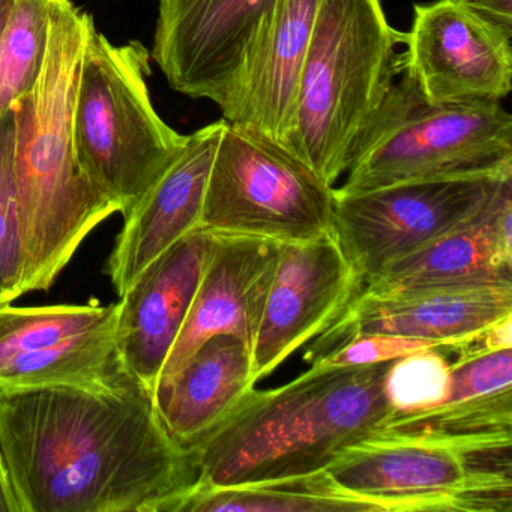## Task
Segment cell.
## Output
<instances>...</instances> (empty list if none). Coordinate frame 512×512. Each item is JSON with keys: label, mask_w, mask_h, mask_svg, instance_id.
<instances>
[{"label": "cell", "mask_w": 512, "mask_h": 512, "mask_svg": "<svg viewBox=\"0 0 512 512\" xmlns=\"http://www.w3.org/2000/svg\"><path fill=\"white\" fill-rule=\"evenodd\" d=\"M0 452L22 512H170L199 478L136 376L115 391L0 389Z\"/></svg>", "instance_id": "6da1fadb"}, {"label": "cell", "mask_w": 512, "mask_h": 512, "mask_svg": "<svg viewBox=\"0 0 512 512\" xmlns=\"http://www.w3.org/2000/svg\"><path fill=\"white\" fill-rule=\"evenodd\" d=\"M392 361L353 367L316 364L286 385L251 388L232 412L188 445L211 487L263 484L314 475L349 446L394 418Z\"/></svg>", "instance_id": "7a4b0ae2"}, {"label": "cell", "mask_w": 512, "mask_h": 512, "mask_svg": "<svg viewBox=\"0 0 512 512\" xmlns=\"http://www.w3.org/2000/svg\"><path fill=\"white\" fill-rule=\"evenodd\" d=\"M94 17L50 0V32L34 88L14 101V178L26 257V293L49 290L86 236L121 208L77 161L74 109Z\"/></svg>", "instance_id": "3957f363"}, {"label": "cell", "mask_w": 512, "mask_h": 512, "mask_svg": "<svg viewBox=\"0 0 512 512\" xmlns=\"http://www.w3.org/2000/svg\"><path fill=\"white\" fill-rule=\"evenodd\" d=\"M406 32L389 25L382 0H320L284 142L334 187L403 74Z\"/></svg>", "instance_id": "277c9868"}, {"label": "cell", "mask_w": 512, "mask_h": 512, "mask_svg": "<svg viewBox=\"0 0 512 512\" xmlns=\"http://www.w3.org/2000/svg\"><path fill=\"white\" fill-rule=\"evenodd\" d=\"M149 74L151 53L140 41L118 46L92 29L74 109L76 155L122 214L157 184L188 142L155 110Z\"/></svg>", "instance_id": "5b68a950"}, {"label": "cell", "mask_w": 512, "mask_h": 512, "mask_svg": "<svg viewBox=\"0 0 512 512\" xmlns=\"http://www.w3.org/2000/svg\"><path fill=\"white\" fill-rule=\"evenodd\" d=\"M512 434L442 437L379 431L326 472L373 512L512 511Z\"/></svg>", "instance_id": "8992f818"}, {"label": "cell", "mask_w": 512, "mask_h": 512, "mask_svg": "<svg viewBox=\"0 0 512 512\" xmlns=\"http://www.w3.org/2000/svg\"><path fill=\"white\" fill-rule=\"evenodd\" d=\"M512 173V116L500 101L430 104L401 74L338 190Z\"/></svg>", "instance_id": "52a82bcc"}, {"label": "cell", "mask_w": 512, "mask_h": 512, "mask_svg": "<svg viewBox=\"0 0 512 512\" xmlns=\"http://www.w3.org/2000/svg\"><path fill=\"white\" fill-rule=\"evenodd\" d=\"M334 191L283 146L226 122L199 229L278 244L311 241L334 232Z\"/></svg>", "instance_id": "ba28073f"}, {"label": "cell", "mask_w": 512, "mask_h": 512, "mask_svg": "<svg viewBox=\"0 0 512 512\" xmlns=\"http://www.w3.org/2000/svg\"><path fill=\"white\" fill-rule=\"evenodd\" d=\"M503 176L424 179L373 190L334 191V235L362 283L475 217Z\"/></svg>", "instance_id": "9c48e42d"}, {"label": "cell", "mask_w": 512, "mask_h": 512, "mask_svg": "<svg viewBox=\"0 0 512 512\" xmlns=\"http://www.w3.org/2000/svg\"><path fill=\"white\" fill-rule=\"evenodd\" d=\"M404 76L430 104L502 101L512 88V28L463 0L413 7Z\"/></svg>", "instance_id": "30bf717a"}, {"label": "cell", "mask_w": 512, "mask_h": 512, "mask_svg": "<svg viewBox=\"0 0 512 512\" xmlns=\"http://www.w3.org/2000/svg\"><path fill=\"white\" fill-rule=\"evenodd\" d=\"M362 280L334 232L281 244L254 340V380L271 374L311 338L331 328L361 293Z\"/></svg>", "instance_id": "8fae6325"}, {"label": "cell", "mask_w": 512, "mask_h": 512, "mask_svg": "<svg viewBox=\"0 0 512 512\" xmlns=\"http://www.w3.org/2000/svg\"><path fill=\"white\" fill-rule=\"evenodd\" d=\"M274 0H160L151 58L170 88L220 104Z\"/></svg>", "instance_id": "7c38bea8"}, {"label": "cell", "mask_w": 512, "mask_h": 512, "mask_svg": "<svg viewBox=\"0 0 512 512\" xmlns=\"http://www.w3.org/2000/svg\"><path fill=\"white\" fill-rule=\"evenodd\" d=\"M319 4L320 0H274L218 104L224 121L284 145Z\"/></svg>", "instance_id": "4fadbf2b"}, {"label": "cell", "mask_w": 512, "mask_h": 512, "mask_svg": "<svg viewBox=\"0 0 512 512\" xmlns=\"http://www.w3.org/2000/svg\"><path fill=\"white\" fill-rule=\"evenodd\" d=\"M512 316V281L427 287L407 292H361L326 329L328 343L356 335L388 334L430 341L439 347L478 341Z\"/></svg>", "instance_id": "5bb4252c"}, {"label": "cell", "mask_w": 512, "mask_h": 512, "mask_svg": "<svg viewBox=\"0 0 512 512\" xmlns=\"http://www.w3.org/2000/svg\"><path fill=\"white\" fill-rule=\"evenodd\" d=\"M280 248L268 239L214 235L193 304L157 388L214 335H235L253 349Z\"/></svg>", "instance_id": "9a60e30c"}, {"label": "cell", "mask_w": 512, "mask_h": 512, "mask_svg": "<svg viewBox=\"0 0 512 512\" xmlns=\"http://www.w3.org/2000/svg\"><path fill=\"white\" fill-rule=\"evenodd\" d=\"M226 121L196 133L157 184L125 212L124 229L107 259L106 272L119 298L146 268L179 239L200 227L209 173Z\"/></svg>", "instance_id": "2e32d148"}, {"label": "cell", "mask_w": 512, "mask_h": 512, "mask_svg": "<svg viewBox=\"0 0 512 512\" xmlns=\"http://www.w3.org/2000/svg\"><path fill=\"white\" fill-rule=\"evenodd\" d=\"M212 238L197 229L179 239L118 302L119 352L128 371L154 391L193 304Z\"/></svg>", "instance_id": "e0dca14e"}, {"label": "cell", "mask_w": 512, "mask_h": 512, "mask_svg": "<svg viewBox=\"0 0 512 512\" xmlns=\"http://www.w3.org/2000/svg\"><path fill=\"white\" fill-rule=\"evenodd\" d=\"M512 281V176L466 223L383 268L365 292Z\"/></svg>", "instance_id": "ac0fdd59"}, {"label": "cell", "mask_w": 512, "mask_h": 512, "mask_svg": "<svg viewBox=\"0 0 512 512\" xmlns=\"http://www.w3.org/2000/svg\"><path fill=\"white\" fill-rule=\"evenodd\" d=\"M383 430L442 437L512 434V347L466 350L449 364V389L442 403L397 413Z\"/></svg>", "instance_id": "d6986e66"}, {"label": "cell", "mask_w": 512, "mask_h": 512, "mask_svg": "<svg viewBox=\"0 0 512 512\" xmlns=\"http://www.w3.org/2000/svg\"><path fill=\"white\" fill-rule=\"evenodd\" d=\"M254 383L251 347L235 335L218 334L155 389V400L167 430L187 448L220 424Z\"/></svg>", "instance_id": "ffe728a7"}, {"label": "cell", "mask_w": 512, "mask_h": 512, "mask_svg": "<svg viewBox=\"0 0 512 512\" xmlns=\"http://www.w3.org/2000/svg\"><path fill=\"white\" fill-rule=\"evenodd\" d=\"M131 377L116 343V323L0 365V389L74 386L115 391Z\"/></svg>", "instance_id": "44dd1931"}, {"label": "cell", "mask_w": 512, "mask_h": 512, "mask_svg": "<svg viewBox=\"0 0 512 512\" xmlns=\"http://www.w3.org/2000/svg\"><path fill=\"white\" fill-rule=\"evenodd\" d=\"M170 512H371L326 470L286 481L211 487L199 482Z\"/></svg>", "instance_id": "7402d4cb"}, {"label": "cell", "mask_w": 512, "mask_h": 512, "mask_svg": "<svg viewBox=\"0 0 512 512\" xmlns=\"http://www.w3.org/2000/svg\"><path fill=\"white\" fill-rule=\"evenodd\" d=\"M119 304L0 307V365L26 353L56 346L77 335L118 323Z\"/></svg>", "instance_id": "603a6c76"}, {"label": "cell", "mask_w": 512, "mask_h": 512, "mask_svg": "<svg viewBox=\"0 0 512 512\" xmlns=\"http://www.w3.org/2000/svg\"><path fill=\"white\" fill-rule=\"evenodd\" d=\"M49 32L50 0H14L0 38V118L37 83Z\"/></svg>", "instance_id": "cb8c5ba5"}, {"label": "cell", "mask_w": 512, "mask_h": 512, "mask_svg": "<svg viewBox=\"0 0 512 512\" xmlns=\"http://www.w3.org/2000/svg\"><path fill=\"white\" fill-rule=\"evenodd\" d=\"M16 119L10 109L0 118V307L25 295L26 257L14 178Z\"/></svg>", "instance_id": "d4e9b609"}, {"label": "cell", "mask_w": 512, "mask_h": 512, "mask_svg": "<svg viewBox=\"0 0 512 512\" xmlns=\"http://www.w3.org/2000/svg\"><path fill=\"white\" fill-rule=\"evenodd\" d=\"M386 385L397 413L431 409L448 394L449 364L437 349L410 353L392 361Z\"/></svg>", "instance_id": "484cf974"}, {"label": "cell", "mask_w": 512, "mask_h": 512, "mask_svg": "<svg viewBox=\"0 0 512 512\" xmlns=\"http://www.w3.org/2000/svg\"><path fill=\"white\" fill-rule=\"evenodd\" d=\"M428 349H440V347L430 341L398 337V335H356L349 340L341 341L340 346L326 355L317 356L314 362L326 367L382 364V362L394 361L410 353Z\"/></svg>", "instance_id": "4316f807"}, {"label": "cell", "mask_w": 512, "mask_h": 512, "mask_svg": "<svg viewBox=\"0 0 512 512\" xmlns=\"http://www.w3.org/2000/svg\"><path fill=\"white\" fill-rule=\"evenodd\" d=\"M473 10L512 28V0H463Z\"/></svg>", "instance_id": "83f0119b"}, {"label": "cell", "mask_w": 512, "mask_h": 512, "mask_svg": "<svg viewBox=\"0 0 512 512\" xmlns=\"http://www.w3.org/2000/svg\"><path fill=\"white\" fill-rule=\"evenodd\" d=\"M478 341L485 349H509L512 347V316L491 326Z\"/></svg>", "instance_id": "f1b7e54d"}, {"label": "cell", "mask_w": 512, "mask_h": 512, "mask_svg": "<svg viewBox=\"0 0 512 512\" xmlns=\"http://www.w3.org/2000/svg\"><path fill=\"white\" fill-rule=\"evenodd\" d=\"M0 512H22V505L11 484L2 452H0Z\"/></svg>", "instance_id": "f546056e"}, {"label": "cell", "mask_w": 512, "mask_h": 512, "mask_svg": "<svg viewBox=\"0 0 512 512\" xmlns=\"http://www.w3.org/2000/svg\"><path fill=\"white\" fill-rule=\"evenodd\" d=\"M14 0H0V38L4 34L5 26H7L8 17L13 10Z\"/></svg>", "instance_id": "4dcf8cb0"}]
</instances>
